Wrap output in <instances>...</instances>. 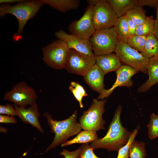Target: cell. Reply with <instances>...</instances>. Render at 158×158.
I'll list each match as a JSON object with an SVG mask.
<instances>
[{
	"mask_svg": "<svg viewBox=\"0 0 158 158\" xmlns=\"http://www.w3.org/2000/svg\"><path fill=\"white\" fill-rule=\"evenodd\" d=\"M122 106L119 105L116 110L109 126L106 134L91 142L90 146L93 150L104 149L109 151H118L128 142L132 132L122 125L121 114Z\"/></svg>",
	"mask_w": 158,
	"mask_h": 158,
	"instance_id": "1",
	"label": "cell"
},
{
	"mask_svg": "<svg viewBox=\"0 0 158 158\" xmlns=\"http://www.w3.org/2000/svg\"><path fill=\"white\" fill-rule=\"evenodd\" d=\"M77 110H75L68 118L62 121L54 120L48 112L43 114L50 127L51 132L54 134L53 141L47 148L44 152L56 147L65 142L70 137L78 134L82 129L77 121Z\"/></svg>",
	"mask_w": 158,
	"mask_h": 158,
	"instance_id": "2",
	"label": "cell"
},
{
	"mask_svg": "<svg viewBox=\"0 0 158 158\" xmlns=\"http://www.w3.org/2000/svg\"><path fill=\"white\" fill-rule=\"evenodd\" d=\"M44 4L40 0L25 1L13 6L5 4L1 6L0 16L12 14L16 17L18 22V28L12 37L14 41H18L23 38V32L28 21L33 17Z\"/></svg>",
	"mask_w": 158,
	"mask_h": 158,
	"instance_id": "3",
	"label": "cell"
},
{
	"mask_svg": "<svg viewBox=\"0 0 158 158\" xmlns=\"http://www.w3.org/2000/svg\"><path fill=\"white\" fill-rule=\"evenodd\" d=\"M95 56L114 52L118 38L115 28L96 30L89 39Z\"/></svg>",
	"mask_w": 158,
	"mask_h": 158,
	"instance_id": "4",
	"label": "cell"
},
{
	"mask_svg": "<svg viewBox=\"0 0 158 158\" xmlns=\"http://www.w3.org/2000/svg\"><path fill=\"white\" fill-rule=\"evenodd\" d=\"M114 52L121 63L138 71L147 74V67L150 59L130 47L127 43L118 41Z\"/></svg>",
	"mask_w": 158,
	"mask_h": 158,
	"instance_id": "5",
	"label": "cell"
},
{
	"mask_svg": "<svg viewBox=\"0 0 158 158\" xmlns=\"http://www.w3.org/2000/svg\"><path fill=\"white\" fill-rule=\"evenodd\" d=\"M106 102V99H93L90 107L83 112L79 118V123L82 129L96 131L105 129L104 126L106 123L102 116Z\"/></svg>",
	"mask_w": 158,
	"mask_h": 158,
	"instance_id": "6",
	"label": "cell"
},
{
	"mask_svg": "<svg viewBox=\"0 0 158 158\" xmlns=\"http://www.w3.org/2000/svg\"><path fill=\"white\" fill-rule=\"evenodd\" d=\"M69 49L63 41L59 39L55 40L42 48V60L52 68H64Z\"/></svg>",
	"mask_w": 158,
	"mask_h": 158,
	"instance_id": "7",
	"label": "cell"
},
{
	"mask_svg": "<svg viewBox=\"0 0 158 158\" xmlns=\"http://www.w3.org/2000/svg\"><path fill=\"white\" fill-rule=\"evenodd\" d=\"M37 97L34 90L25 82L21 81L16 84L11 90L5 93L4 99L12 102L19 107H25L36 103Z\"/></svg>",
	"mask_w": 158,
	"mask_h": 158,
	"instance_id": "8",
	"label": "cell"
},
{
	"mask_svg": "<svg viewBox=\"0 0 158 158\" xmlns=\"http://www.w3.org/2000/svg\"><path fill=\"white\" fill-rule=\"evenodd\" d=\"M95 64L94 55H89L69 49L64 68L69 73L83 76Z\"/></svg>",
	"mask_w": 158,
	"mask_h": 158,
	"instance_id": "9",
	"label": "cell"
},
{
	"mask_svg": "<svg viewBox=\"0 0 158 158\" xmlns=\"http://www.w3.org/2000/svg\"><path fill=\"white\" fill-rule=\"evenodd\" d=\"M118 18L107 0H100L93 6L92 20L96 30L114 27Z\"/></svg>",
	"mask_w": 158,
	"mask_h": 158,
	"instance_id": "10",
	"label": "cell"
},
{
	"mask_svg": "<svg viewBox=\"0 0 158 158\" xmlns=\"http://www.w3.org/2000/svg\"><path fill=\"white\" fill-rule=\"evenodd\" d=\"M93 9V6L89 5L81 17L78 20H74L69 25L70 34L89 40L96 30L92 20Z\"/></svg>",
	"mask_w": 158,
	"mask_h": 158,
	"instance_id": "11",
	"label": "cell"
},
{
	"mask_svg": "<svg viewBox=\"0 0 158 158\" xmlns=\"http://www.w3.org/2000/svg\"><path fill=\"white\" fill-rule=\"evenodd\" d=\"M116 72V78L115 82L110 89H105L102 93L99 95L97 98V99H103L108 97L114 90L118 87H132L133 82L131 78L139 71L129 66L123 65Z\"/></svg>",
	"mask_w": 158,
	"mask_h": 158,
	"instance_id": "12",
	"label": "cell"
},
{
	"mask_svg": "<svg viewBox=\"0 0 158 158\" xmlns=\"http://www.w3.org/2000/svg\"><path fill=\"white\" fill-rule=\"evenodd\" d=\"M56 37L65 42L69 49L89 55H94L89 40L68 34L61 30L55 33Z\"/></svg>",
	"mask_w": 158,
	"mask_h": 158,
	"instance_id": "13",
	"label": "cell"
},
{
	"mask_svg": "<svg viewBox=\"0 0 158 158\" xmlns=\"http://www.w3.org/2000/svg\"><path fill=\"white\" fill-rule=\"evenodd\" d=\"M17 116L25 123L30 124L37 129L41 133L44 131L39 120L40 114L36 103L30 106L28 108L15 105Z\"/></svg>",
	"mask_w": 158,
	"mask_h": 158,
	"instance_id": "14",
	"label": "cell"
},
{
	"mask_svg": "<svg viewBox=\"0 0 158 158\" xmlns=\"http://www.w3.org/2000/svg\"><path fill=\"white\" fill-rule=\"evenodd\" d=\"M104 75L101 69L95 64L83 77L85 82L89 87L100 95L105 89L104 83Z\"/></svg>",
	"mask_w": 158,
	"mask_h": 158,
	"instance_id": "15",
	"label": "cell"
},
{
	"mask_svg": "<svg viewBox=\"0 0 158 158\" xmlns=\"http://www.w3.org/2000/svg\"><path fill=\"white\" fill-rule=\"evenodd\" d=\"M95 56V64L104 75L111 71H116L122 65L119 58L115 53Z\"/></svg>",
	"mask_w": 158,
	"mask_h": 158,
	"instance_id": "16",
	"label": "cell"
},
{
	"mask_svg": "<svg viewBox=\"0 0 158 158\" xmlns=\"http://www.w3.org/2000/svg\"><path fill=\"white\" fill-rule=\"evenodd\" d=\"M147 69L148 78L138 87V93L146 92L153 86L158 83V56L150 59Z\"/></svg>",
	"mask_w": 158,
	"mask_h": 158,
	"instance_id": "17",
	"label": "cell"
},
{
	"mask_svg": "<svg viewBox=\"0 0 158 158\" xmlns=\"http://www.w3.org/2000/svg\"><path fill=\"white\" fill-rule=\"evenodd\" d=\"M118 18L138 5V0H107Z\"/></svg>",
	"mask_w": 158,
	"mask_h": 158,
	"instance_id": "18",
	"label": "cell"
},
{
	"mask_svg": "<svg viewBox=\"0 0 158 158\" xmlns=\"http://www.w3.org/2000/svg\"><path fill=\"white\" fill-rule=\"evenodd\" d=\"M44 4H47L51 7L62 12L78 8L80 4L79 0H40Z\"/></svg>",
	"mask_w": 158,
	"mask_h": 158,
	"instance_id": "19",
	"label": "cell"
},
{
	"mask_svg": "<svg viewBox=\"0 0 158 158\" xmlns=\"http://www.w3.org/2000/svg\"><path fill=\"white\" fill-rule=\"evenodd\" d=\"M96 131L92 130H83L80 131L73 139L62 144L61 147L75 143H88L98 139Z\"/></svg>",
	"mask_w": 158,
	"mask_h": 158,
	"instance_id": "20",
	"label": "cell"
},
{
	"mask_svg": "<svg viewBox=\"0 0 158 158\" xmlns=\"http://www.w3.org/2000/svg\"><path fill=\"white\" fill-rule=\"evenodd\" d=\"M141 53L149 59L158 56V40L153 34L147 36L143 51Z\"/></svg>",
	"mask_w": 158,
	"mask_h": 158,
	"instance_id": "21",
	"label": "cell"
},
{
	"mask_svg": "<svg viewBox=\"0 0 158 158\" xmlns=\"http://www.w3.org/2000/svg\"><path fill=\"white\" fill-rule=\"evenodd\" d=\"M114 27L116 30L118 41L127 43L129 37V33L125 15L118 18Z\"/></svg>",
	"mask_w": 158,
	"mask_h": 158,
	"instance_id": "22",
	"label": "cell"
},
{
	"mask_svg": "<svg viewBox=\"0 0 158 158\" xmlns=\"http://www.w3.org/2000/svg\"><path fill=\"white\" fill-rule=\"evenodd\" d=\"M147 155L145 143L134 140L129 149L130 158H145Z\"/></svg>",
	"mask_w": 158,
	"mask_h": 158,
	"instance_id": "23",
	"label": "cell"
},
{
	"mask_svg": "<svg viewBox=\"0 0 158 158\" xmlns=\"http://www.w3.org/2000/svg\"><path fill=\"white\" fill-rule=\"evenodd\" d=\"M154 22L152 16L147 17L143 23L137 25L135 35L147 36L153 34Z\"/></svg>",
	"mask_w": 158,
	"mask_h": 158,
	"instance_id": "24",
	"label": "cell"
},
{
	"mask_svg": "<svg viewBox=\"0 0 158 158\" xmlns=\"http://www.w3.org/2000/svg\"><path fill=\"white\" fill-rule=\"evenodd\" d=\"M125 15L129 17L137 25L143 23L147 16L142 7L136 5Z\"/></svg>",
	"mask_w": 158,
	"mask_h": 158,
	"instance_id": "25",
	"label": "cell"
},
{
	"mask_svg": "<svg viewBox=\"0 0 158 158\" xmlns=\"http://www.w3.org/2000/svg\"><path fill=\"white\" fill-rule=\"evenodd\" d=\"M147 127V135L150 140H152L158 138V115L154 113L150 114Z\"/></svg>",
	"mask_w": 158,
	"mask_h": 158,
	"instance_id": "26",
	"label": "cell"
},
{
	"mask_svg": "<svg viewBox=\"0 0 158 158\" xmlns=\"http://www.w3.org/2000/svg\"><path fill=\"white\" fill-rule=\"evenodd\" d=\"M146 37L135 35L129 37L127 43L130 47L141 53L144 49Z\"/></svg>",
	"mask_w": 158,
	"mask_h": 158,
	"instance_id": "27",
	"label": "cell"
},
{
	"mask_svg": "<svg viewBox=\"0 0 158 158\" xmlns=\"http://www.w3.org/2000/svg\"><path fill=\"white\" fill-rule=\"evenodd\" d=\"M138 129L135 128L132 132L128 143L120 148L118 151V154L117 158H130L129 157L130 147L138 133Z\"/></svg>",
	"mask_w": 158,
	"mask_h": 158,
	"instance_id": "28",
	"label": "cell"
},
{
	"mask_svg": "<svg viewBox=\"0 0 158 158\" xmlns=\"http://www.w3.org/2000/svg\"><path fill=\"white\" fill-rule=\"evenodd\" d=\"M80 147L79 158H99L94 154V150L88 143L83 144Z\"/></svg>",
	"mask_w": 158,
	"mask_h": 158,
	"instance_id": "29",
	"label": "cell"
},
{
	"mask_svg": "<svg viewBox=\"0 0 158 158\" xmlns=\"http://www.w3.org/2000/svg\"><path fill=\"white\" fill-rule=\"evenodd\" d=\"M0 115L6 114L11 116H17V112L14 107L9 103L0 105Z\"/></svg>",
	"mask_w": 158,
	"mask_h": 158,
	"instance_id": "30",
	"label": "cell"
},
{
	"mask_svg": "<svg viewBox=\"0 0 158 158\" xmlns=\"http://www.w3.org/2000/svg\"><path fill=\"white\" fill-rule=\"evenodd\" d=\"M80 148L73 151H70L64 149L59 153V155L63 156L64 158H79Z\"/></svg>",
	"mask_w": 158,
	"mask_h": 158,
	"instance_id": "31",
	"label": "cell"
},
{
	"mask_svg": "<svg viewBox=\"0 0 158 158\" xmlns=\"http://www.w3.org/2000/svg\"><path fill=\"white\" fill-rule=\"evenodd\" d=\"M125 16L128 28L129 37L135 35L137 25L129 17L125 14Z\"/></svg>",
	"mask_w": 158,
	"mask_h": 158,
	"instance_id": "32",
	"label": "cell"
},
{
	"mask_svg": "<svg viewBox=\"0 0 158 158\" xmlns=\"http://www.w3.org/2000/svg\"><path fill=\"white\" fill-rule=\"evenodd\" d=\"M69 88L76 99L78 102L80 108H83V106L82 101L83 98L84 96L79 91L71 86H69Z\"/></svg>",
	"mask_w": 158,
	"mask_h": 158,
	"instance_id": "33",
	"label": "cell"
},
{
	"mask_svg": "<svg viewBox=\"0 0 158 158\" xmlns=\"http://www.w3.org/2000/svg\"><path fill=\"white\" fill-rule=\"evenodd\" d=\"M138 5L142 7L147 6L155 7L158 2V0H138Z\"/></svg>",
	"mask_w": 158,
	"mask_h": 158,
	"instance_id": "34",
	"label": "cell"
},
{
	"mask_svg": "<svg viewBox=\"0 0 158 158\" xmlns=\"http://www.w3.org/2000/svg\"><path fill=\"white\" fill-rule=\"evenodd\" d=\"M17 121L13 116L9 115H0V122L4 123H16Z\"/></svg>",
	"mask_w": 158,
	"mask_h": 158,
	"instance_id": "35",
	"label": "cell"
},
{
	"mask_svg": "<svg viewBox=\"0 0 158 158\" xmlns=\"http://www.w3.org/2000/svg\"><path fill=\"white\" fill-rule=\"evenodd\" d=\"M70 84L71 86L79 91L84 97L87 96L88 95L84 88L79 83L73 81L71 82Z\"/></svg>",
	"mask_w": 158,
	"mask_h": 158,
	"instance_id": "36",
	"label": "cell"
},
{
	"mask_svg": "<svg viewBox=\"0 0 158 158\" xmlns=\"http://www.w3.org/2000/svg\"><path fill=\"white\" fill-rule=\"evenodd\" d=\"M25 1L23 0H0V4L4 3L6 4L15 3H19L24 2Z\"/></svg>",
	"mask_w": 158,
	"mask_h": 158,
	"instance_id": "37",
	"label": "cell"
},
{
	"mask_svg": "<svg viewBox=\"0 0 158 158\" xmlns=\"http://www.w3.org/2000/svg\"><path fill=\"white\" fill-rule=\"evenodd\" d=\"M153 34L158 40V20H155Z\"/></svg>",
	"mask_w": 158,
	"mask_h": 158,
	"instance_id": "38",
	"label": "cell"
},
{
	"mask_svg": "<svg viewBox=\"0 0 158 158\" xmlns=\"http://www.w3.org/2000/svg\"><path fill=\"white\" fill-rule=\"evenodd\" d=\"M155 8L156 10V19L158 20V2L156 5Z\"/></svg>",
	"mask_w": 158,
	"mask_h": 158,
	"instance_id": "39",
	"label": "cell"
},
{
	"mask_svg": "<svg viewBox=\"0 0 158 158\" xmlns=\"http://www.w3.org/2000/svg\"><path fill=\"white\" fill-rule=\"evenodd\" d=\"M22 157H20L19 158H22Z\"/></svg>",
	"mask_w": 158,
	"mask_h": 158,
	"instance_id": "40",
	"label": "cell"
}]
</instances>
